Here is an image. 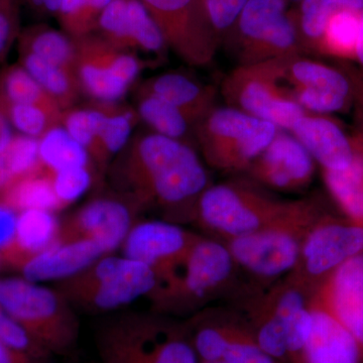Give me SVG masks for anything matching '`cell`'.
Wrapping results in <instances>:
<instances>
[{
  "label": "cell",
  "instance_id": "cell-23",
  "mask_svg": "<svg viewBox=\"0 0 363 363\" xmlns=\"http://www.w3.org/2000/svg\"><path fill=\"white\" fill-rule=\"evenodd\" d=\"M138 93L154 95L175 105L196 124L217 106L218 95L213 86L178 72L149 79L140 86Z\"/></svg>",
  "mask_w": 363,
  "mask_h": 363
},
{
  "label": "cell",
  "instance_id": "cell-2",
  "mask_svg": "<svg viewBox=\"0 0 363 363\" xmlns=\"http://www.w3.org/2000/svg\"><path fill=\"white\" fill-rule=\"evenodd\" d=\"M203 226L225 240L269 228L308 231L320 218L311 200L279 201L242 182L210 185L196 205Z\"/></svg>",
  "mask_w": 363,
  "mask_h": 363
},
{
  "label": "cell",
  "instance_id": "cell-46",
  "mask_svg": "<svg viewBox=\"0 0 363 363\" xmlns=\"http://www.w3.org/2000/svg\"><path fill=\"white\" fill-rule=\"evenodd\" d=\"M23 2L40 16H56L61 0H23Z\"/></svg>",
  "mask_w": 363,
  "mask_h": 363
},
{
  "label": "cell",
  "instance_id": "cell-41",
  "mask_svg": "<svg viewBox=\"0 0 363 363\" xmlns=\"http://www.w3.org/2000/svg\"><path fill=\"white\" fill-rule=\"evenodd\" d=\"M0 340L16 350L25 351L37 357L45 358V359H52L54 357L40 344L35 342L26 333L25 329L1 308H0Z\"/></svg>",
  "mask_w": 363,
  "mask_h": 363
},
{
  "label": "cell",
  "instance_id": "cell-3",
  "mask_svg": "<svg viewBox=\"0 0 363 363\" xmlns=\"http://www.w3.org/2000/svg\"><path fill=\"white\" fill-rule=\"evenodd\" d=\"M94 342L100 363H199L186 325L145 313L105 318Z\"/></svg>",
  "mask_w": 363,
  "mask_h": 363
},
{
  "label": "cell",
  "instance_id": "cell-1",
  "mask_svg": "<svg viewBox=\"0 0 363 363\" xmlns=\"http://www.w3.org/2000/svg\"><path fill=\"white\" fill-rule=\"evenodd\" d=\"M117 187L135 208L157 206L194 212L209 176L193 145L156 133L128 143L112 168Z\"/></svg>",
  "mask_w": 363,
  "mask_h": 363
},
{
  "label": "cell",
  "instance_id": "cell-7",
  "mask_svg": "<svg viewBox=\"0 0 363 363\" xmlns=\"http://www.w3.org/2000/svg\"><path fill=\"white\" fill-rule=\"evenodd\" d=\"M279 130L274 124L228 105L215 106L196 126V143L213 168L247 171Z\"/></svg>",
  "mask_w": 363,
  "mask_h": 363
},
{
  "label": "cell",
  "instance_id": "cell-27",
  "mask_svg": "<svg viewBox=\"0 0 363 363\" xmlns=\"http://www.w3.org/2000/svg\"><path fill=\"white\" fill-rule=\"evenodd\" d=\"M353 161L342 171H323L325 185L345 218L363 226V143L353 133Z\"/></svg>",
  "mask_w": 363,
  "mask_h": 363
},
{
  "label": "cell",
  "instance_id": "cell-24",
  "mask_svg": "<svg viewBox=\"0 0 363 363\" xmlns=\"http://www.w3.org/2000/svg\"><path fill=\"white\" fill-rule=\"evenodd\" d=\"M98 114L92 143L87 152L102 169L130 143L131 131L140 118L138 112L118 102H94Z\"/></svg>",
  "mask_w": 363,
  "mask_h": 363
},
{
  "label": "cell",
  "instance_id": "cell-22",
  "mask_svg": "<svg viewBox=\"0 0 363 363\" xmlns=\"http://www.w3.org/2000/svg\"><path fill=\"white\" fill-rule=\"evenodd\" d=\"M107 255L104 248L92 240L59 241L25 262L23 279L33 283L63 281Z\"/></svg>",
  "mask_w": 363,
  "mask_h": 363
},
{
  "label": "cell",
  "instance_id": "cell-18",
  "mask_svg": "<svg viewBox=\"0 0 363 363\" xmlns=\"http://www.w3.org/2000/svg\"><path fill=\"white\" fill-rule=\"evenodd\" d=\"M247 172L253 180L266 187L298 191L311 183L315 161L295 136L279 130Z\"/></svg>",
  "mask_w": 363,
  "mask_h": 363
},
{
  "label": "cell",
  "instance_id": "cell-29",
  "mask_svg": "<svg viewBox=\"0 0 363 363\" xmlns=\"http://www.w3.org/2000/svg\"><path fill=\"white\" fill-rule=\"evenodd\" d=\"M138 116L152 133L181 140L196 143V126L181 109L154 95L138 93Z\"/></svg>",
  "mask_w": 363,
  "mask_h": 363
},
{
  "label": "cell",
  "instance_id": "cell-40",
  "mask_svg": "<svg viewBox=\"0 0 363 363\" xmlns=\"http://www.w3.org/2000/svg\"><path fill=\"white\" fill-rule=\"evenodd\" d=\"M201 1L210 26L221 47L224 38L226 37L248 0H201Z\"/></svg>",
  "mask_w": 363,
  "mask_h": 363
},
{
  "label": "cell",
  "instance_id": "cell-35",
  "mask_svg": "<svg viewBox=\"0 0 363 363\" xmlns=\"http://www.w3.org/2000/svg\"><path fill=\"white\" fill-rule=\"evenodd\" d=\"M359 16L344 9L336 11L325 28L318 55L355 61Z\"/></svg>",
  "mask_w": 363,
  "mask_h": 363
},
{
  "label": "cell",
  "instance_id": "cell-31",
  "mask_svg": "<svg viewBox=\"0 0 363 363\" xmlns=\"http://www.w3.org/2000/svg\"><path fill=\"white\" fill-rule=\"evenodd\" d=\"M20 61L21 66L44 88L62 111H68L78 101L82 92L74 72L26 52H20Z\"/></svg>",
  "mask_w": 363,
  "mask_h": 363
},
{
  "label": "cell",
  "instance_id": "cell-28",
  "mask_svg": "<svg viewBox=\"0 0 363 363\" xmlns=\"http://www.w3.org/2000/svg\"><path fill=\"white\" fill-rule=\"evenodd\" d=\"M0 203L18 213L26 210H45L55 213L63 209L55 193L52 173L44 166L2 189Z\"/></svg>",
  "mask_w": 363,
  "mask_h": 363
},
{
  "label": "cell",
  "instance_id": "cell-12",
  "mask_svg": "<svg viewBox=\"0 0 363 363\" xmlns=\"http://www.w3.org/2000/svg\"><path fill=\"white\" fill-rule=\"evenodd\" d=\"M235 264L225 243L198 238L187 257L152 300L161 307L193 304L210 297L229 279Z\"/></svg>",
  "mask_w": 363,
  "mask_h": 363
},
{
  "label": "cell",
  "instance_id": "cell-38",
  "mask_svg": "<svg viewBox=\"0 0 363 363\" xmlns=\"http://www.w3.org/2000/svg\"><path fill=\"white\" fill-rule=\"evenodd\" d=\"M2 111L21 135L40 140L48 130L61 124L63 112L49 111L37 105L0 104Z\"/></svg>",
  "mask_w": 363,
  "mask_h": 363
},
{
  "label": "cell",
  "instance_id": "cell-48",
  "mask_svg": "<svg viewBox=\"0 0 363 363\" xmlns=\"http://www.w3.org/2000/svg\"><path fill=\"white\" fill-rule=\"evenodd\" d=\"M355 62L357 63V73L363 78V11L359 16V28H358L357 50H355Z\"/></svg>",
  "mask_w": 363,
  "mask_h": 363
},
{
  "label": "cell",
  "instance_id": "cell-9",
  "mask_svg": "<svg viewBox=\"0 0 363 363\" xmlns=\"http://www.w3.org/2000/svg\"><path fill=\"white\" fill-rule=\"evenodd\" d=\"M221 94L228 106L269 121L281 130H290L308 113L279 82L274 60L236 67L224 78Z\"/></svg>",
  "mask_w": 363,
  "mask_h": 363
},
{
  "label": "cell",
  "instance_id": "cell-50",
  "mask_svg": "<svg viewBox=\"0 0 363 363\" xmlns=\"http://www.w3.org/2000/svg\"><path fill=\"white\" fill-rule=\"evenodd\" d=\"M297 2V4H298V2L300 1H302V0H288V2Z\"/></svg>",
  "mask_w": 363,
  "mask_h": 363
},
{
  "label": "cell",
  "instance_id": "cell-21",
  "mask_svg": "<svg viewBox=\"0 0 363 363\" xmlns=\"http://www.w3.org/2000/svg\"><path fill=\"white\" fill-rule=\"evenodd\" d=\"M309 306L312 329L303 350L302 363H362L359 343L316 294Z\"/></svg>",
  "mask_w": 363,
  "mask_h": 363
},
{
  "label": "cell",
  "instance_id": "cell-37",
  "mask_svg": "<svg viewBox=\"0 0 363 363\" xmlns=\"http://www.w3.org/2000/svg\"><path fill=\"white\" fill-rule=\"evenodd\" d=\"M112 0H61L58 18L62 30L72 39L96 32L98 21Z\"/></svg>",
  "mask_w": 363,
  "mask_h": 363
},
{
  "label": "cell",
  "instance_id": "cell-10",
  "mask_svg": "<svg viewBox=\"0 0 363 363\" xmlns=\"http://www.w3.org/2000/svg\"><path fill=\"white\" fill-rule=\"evenodd\" d=\"M75 72L81 92L96 102H118L142 71L133 52L109 44L97 33L74 40Z\"/></svg>",
  "mask_w": 363,
  "mask_h": 363
},
{
  "label": "cell",
  "instance_id": "cell-47",
  "mask_svg": "<svg viewBox=\"0 0 363 363\" xmlns=\"http://www.w3.org/2000/svg\"><path fill=\"white\" fill-rule=\"evenodd\" d=\"M11 128L13 126H11L6 113L0 107V156L6 150L7 145H9V142L13 138V135Z\"/></svg>",
  "mask_w": 363,
  "mask_h": 363
},
{
  "label": "cell",
  "instance_id": "cell-17",
  "mask_svg": "<svg viewBox=\"0 0 363 363\" xmlns=\"http://www.w3.org/2000/svg\"><path fill=\"white\" fill-rule=\"evenodd\" d=\"M123 51L164 58L169 48L156 21L140 0H112L104 9L96 32Z\"/></svg>",
  "mask_w": 363,
  "mask_h": 363
},
{
  "label": "cell",
  "instance_id": "cell-30",
  "mask_svg": "<svg viewBox=\"0 0 363 363\" xmlns=\"http://www.w3.org/2000/svg\"><path fill=\"white\" fill-rule=\"evenodd\" d=\"M18 51L33 55L75 72V43L62 30L47 25L28 26L18 35Z\"/></svg>",
  "mask_w": 363,
  "mask_h": 363
},
{
  "label": "cell",
  "instance_id": "cell-33",
  "mask_svg": "<svg viewBox=\"0 0 363 363\" xmlns=\"http://www.w3.org/2000/svg\"><path fill=\"white\" fill-rule=\"evenodd\" d=\"M39 152L43 166L52 173L71 167L90 168L87 150L74 140L62 124L54 126L40 138Z\"/></svg>",
  "mask_w": 363,
  "mask_h": 363
},
{
  "label": "cell",
  "instance_id": "cell-45",
  "mask_svg": "<svg viewBox=\"0 0 363 363\" xmlns=\"http://www.w3.org/2000/svg\"><path fill=\"white\" fill-rule=\"evenodd\" d=\"M355 94L353 101V117H354V135L363 143V78L360 77L357 69L354 70Z\"/></svg>",
  "mask_w": 363,
  "mask_h": 363
},
{
  "label": "cell",
  "instance_id": "cell-34",
  "mask_svg": "<svg viewBox=\"0 0 363 363\" xmlns=\"http://www.w3.org/2000/svg\"><path fill=\"white\" fill-rule=\"evenodd\" d=\"M0 104H28L63 112L58 104L21 65L9 67L0 74Z\"/></svg>",
  "mask_w": 363,
  "mask_h": 363
},
{
  "label": "cell",
  "instance_id": "cell-43",
  "mask_svg": "<svg viewBox=\"0 0 363 363\" xmlns=\"http://www.w3.org/2000/svg\"><path fill=\"white\" fill-rule=\"evenodd\" d=\"M16 212L0 203V257L13 245L16 238Z\"/></svg>",
  "mask_w": 363,
  "mask_h": 363
},
{
  "label": "cell",
  "instance_id": "cell-25",
  "mask_svg": "<svg viewBox=\"0 0 363 363\" xmlns=\"http://www.w3.org/2000/svg\"><path fill=\"white\" fill-rule=\"evenodd\" d=\"M60 222L54 212L26 210L20 212L16 238L2 259L23 267L25 262L59 242Z\"/></svg>",
  "mask_w": 363,
  "mask_h": 363
},
{
  "label": "cell",
  "instance_id": "cell-51",
  "mask_svg": "<svg viewBox=\"0 0 363 363\" xmlns=\"http://www.w3.org/2000/svg\"><path fill=\"white\" fill-rule=\"evenodd\" d=\"M200 363H225V362H201Z\"/></svg>",
  "mask_w": 363,
  "mask_h": 363
},
{
  "label": "cell",
  "instance_id": "cell-16",
  "mask_svg": "<svg viewBox=\"0 0 363 363\" xmlns=\"http://www.w3.org/2000/svg\"><path fill=\"white\" fill-rule=\"evenodd\" d=\"M135 209L125 198H96L60 223L59 241L92 240L111 255L135 225Z\"/></svg>",
  "mask_w": 363,
  "mask_h": 363
},
{
  "label": "cell",
  "instance_id": "cell-39",
  "mask_svg": "<svg viewBox=\"0 0 363 363\" xmlns=\"http://www.w3.org/2000/svg\"><path fill=\"white\" fill-rule=\"evenodd\" d=\"M52 179L55 193L63 209L71 203L77 201L92 184L89 167H71L52 172Z\"/></svg>",
  "mask_w": 363,
  "mask_h": 363
},
{
  "label": "cell",
  "instance_id": "cell-15",
  "mask_svg": "<svg viewBox=\"0 0 363 363\" xmlns=\"http://www.w3.org/2000/svg\"><path fill=\"white\" fill-rule=\"evenodd\" d=\"M198 238L169 222L143 221L133 226L121 248L123 257L152 267L157 289L183 264Z\"/></svg>",
  "mask_w": 363,
  "mask_h": 363
},
{
  "label": "cell",
  "instance_id": "cell-52",
  "mask_svg": "<svg viewBox=\"0 0 363 363\" xmlns=\"http://www.w3.org/2000/svg\"><path fill=\"white\" fill-rule=\"evenodd\" d=\"M0 259H1V257H0Z\"/></svg>",
  "mask_w": 363,
  "mask_h": 363
},
{
  "label": "cell",
  "instance_id": "cell-4",
  "mask_svg": "<svg viewBox=\"0 0 363 363\" xmlns=\"http://www.w3.org/2000/svg\"><path fill=\"white\" fill-rule=\"evenodd\" d=\"M0 308L52 357L75 354L80 321L73 306L56 289L26 279H0Z\"/></svg>",
  "mask_w": 363,
  "mask_h": 363
},
{
  "label": "cell",
  "instance_id": "cell-26",
  "mask_svg": "<svg viewBox=\"0 0 363 363\" xmlns=\"http://www.w3.org/2000/svg\"><path fill=\"white\" fill-rule=\"evenodd\" d=\"M209 340L212 354L217 362L281 363L259 347L252 326L213 321Z\"/></svg>",
  "mask_w": 363,
  "mask_h": 363
},
{
  "label": "cell",
  "instance_id": "cell-5",
  "mask_svg": "<svg viewBox=\"0 0 363 363\" xmlns=\"http://www.w3.org/2000/svg\"><path fill=\"white\" fill-rule=\"evenodd\" d=\"M157 278L152 267L125 257L107 255L82 272L58 281L55 289L73 307L85 311L113 312L138 298L150 297Z\"/></svg>",
  "mask_w": 363,
  "mask_h": 363
},
{
  "label": "cell",
  "instance_id": "cell-8",
  "mask_svg": "<svg viewBox=\"0 0 363 363\" xmlns=\"http://www.w3.org/2000/svg\"><path fill=\"white\" fill-rule=\"evenodd\" d=\"M274 60L281 84L308 113L329 116L352 109L354 69L328 65L304 55Z\"/></svg>",
  "mask_w": 363,
  "mask_h": 363
},
{
  "label": "cell",
  "instance_id": "cell-11",
  "mask_svg": "<svg viewBox=\"0 0 363 363\" xmlns=\"http://www.w3.org/2000/svg\"><path fill=\"white\" fill-rule=\"evenodd\" d=\"M140 1L156 21L169 50L189 65H211L220 45L201 0Z\"/></svg>",
  "mask_w": 363,
  "mask_h": 363
},
{
  "label": "cell",
  "instance_id": "cell-13",
  "mask_svg": "<svg viewBox=\"0 0 363 363\" xmlns=\"http://www.w3.org/2000/svg\"><path fill=\"white\" fill-rule=\"evenodd\" d=\"M301 229H264L227 240V248L235 262L250 274L277 278L297 269L303 238Z\"/></svg>",
  "mask_w": 363,
  "mask_h": 363
},
{
  "label": "cell",
  "instance_id": "cell-42",
  "mask_svg": "<svg viewBox=\"0 0 363 363\" xmlns=\"http://www.w3.org/2000/svg\"><path fill=\"white\" fill-rule=\"evenodd\" d=\"M18 35L20 30L16 0H0V62L6 58Z\"/></svg>",
  "mask_w": 363,
  "mask_h": 363
},
{
  "label": "cell",
  "instance_id": "cell-49",
  "mask_svg": "<svg viewBox=\"0 0 363 363\" xmlns=\"http://www.w3.org/2000/svg\"><path fill=\"white\" fill-rule=\"evenodd\" d=\"M341 9L360 14L363 11V0H342Z\"/></svg>",
  "mask_w": 363,
  "mask_h": 363
},
{
  "label": "cell",
  "instance_id": "cell-6",
  "mask_svg": "<svg viewBox=\"0 0 363 363\" xmlns=\"http://www.w3.org/2000/svg\"><path fill=\"white\" fill-rule=\"evenodd\" d=\"M221 47L238 66L305 56L288 0H248Z\"/></svg>",
  "mask_w": 363,
  "mask_h": 363
},
{
  "label": "cell",
  "instance_id": "cell-32",
  "mask_svg": "<svg viewBox=\"0 0 363 363\" xmlns=\"http://www.w3.org/2000/svg\"><path fill=\"white\" fill-rule=\"evenodd\" d=\"M341 6L342 0H302L291 9L305 56L318 55L327 23Z\"/></svg>",
  "mask_w": 363,
  "mask_h": 363
},
{
  "label": "cell",
  "instance_id": "cell-14",
  "mask_svg": "<svg viewBox=\"0 0 363 363\" xmlns=\"http://www.w3.org/2000/svg\"><path fill=\"white\" fill-rule=\"evenodd\" d=\"M363 253V226L347 219L321 216L306 233L298 267L310 279L324 281L332 272Z\"/></svg>",
  "mask_w": 363,
  "mask_h": 363
},
{
  "label": "cell",
  "instance_id": "cell-36",
  "mask_svg": "<svg viewBox=\"0 0 363 363\" xmlns=\"http://www.w3.org/2000/svg\"><path fill=\"white\" fill-rule=\"evenodd\" d=\"M39 140L23 135H13L0 156V191L9 184L33 173L42 167Z\"/></svg>",
  "mask_w": 363,
  "mask_h": 363
},
{
  "label": "cell",
  "instance_id": "cell-20",
  "mask_svg": "<svg viewBox=\"0 0 363 363\" xmlns=\"http://www.w3.org/2000/svg\"><path fill=\"white\" fill-rule=\"evenodd\" d=\"M289 131L323 171H342L353 161V136L348 135L340 124L328 116L305 113Z\"/></svg>",
  "mask_w": 363,
  "mask_h": 363
},
{
  "label": "cell",
  "instance_id": "cell-19",
  "mask_svg": "<svg viewBox=\"0 0 363 363\" xmlns=\"http://www.w3.org/2000/svg\"><path fill=\"white\" fill-rule=\"evenodd\" d=\"M316 295L352 333L363 357V253L332 272L320 284Z\"/></svg>",
  "mask_w": 363,
  "mask_h": 363
},
{
  "label": "cell",
  "instance_id": "cell-44",
  "mask_svg": "<svg viewBox=\"0 0 363 363\" xmlns=\"http://www.w3.org/2000/svg\"><path fill=\"white\" fill-rule=\"evenodd\" d=\"M0 363H52V359L35 357L0 340Z\"/></svg>",
  "mask_w": 363,
  "mask_h": 363
}]
</instances>
